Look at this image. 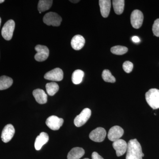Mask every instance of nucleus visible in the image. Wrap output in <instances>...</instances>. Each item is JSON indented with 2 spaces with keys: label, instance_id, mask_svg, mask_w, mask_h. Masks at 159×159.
<instances>
[{
  "label": "nucleus",
  "instance_id": "1",
  "mask_svg": "<svg viewBox=\"0 0 159 159\" xmlns=\"http://www.w3.org/2000/svg\"><path fill=\"white\" fill-rule=\"evenodd\" d=\"M126 159H142L144 156L142 146L136 139H131L128 143Z\"/></svg>",
  "mask_w": 159,
  "mask_h": 159
},
{
  "label": "nucleus",
  "instance_id": "2",
  "mask_svg": "<svg viewBox=\"0 0 159 159\" xmlns=\"http://www.w3.org/2000/svg\"><path fill=\"white\" fill-rule=\"evenodd\" d=\"M145 99L149 106L153 109L159 108V90L150 89L145 93Z\"/></svg>",
  "mask_w": 159,
  "mask_h": 159
},
{
  "label": "nucleus",
  "instance_id": "3",
  "mask_svg": "<svg viewBox=\"0 0 159 159\" xmlns=\"http://www.w3.org/2000/svg\"><path fill=\"white\" fill-rule=\"evenodd\" d=\"M62 18L59 15L54 12H49L45 15L43 18V21L48 26L58 27L60 25Z\"/></svg>",
  "mask_w": 159,
  "mask_h": 159
},
{
  "label": "nucleus",
  "instance_id": "4",
  "mask_svg": "<svg viewBox=\"0 0 159 159\" xmlns=\"http://www.w3.org/2000/svg\"><path fill=\"white\" fill-rule=\"evenodd\" d=\"M15 23L12 20H9L6 22L2 30V34L4 39L10 40L11 39L14 32Z\"/></svg>",
  "mask_w": 159,
  "mask_h": 159
},
{
  "label": "nucleus",
  "instance_id": "5",
  "mask_svg": "<svg viewBox=\"0 0 159 159\" xmlns=\"http://www.w3.org/2000/svg\"><path fill=\"white\" fill-rule=\"evenodd\" d=\"M91 113L90 109L86 108L83 110L81 113L74 119V123L75 126L78 127H80L85 124L90 118Z\"/></svg>",
  "mask_w": 159,
  "mask_h": 159
},
{
  "label": "nucleus",
  "instance_id": "6",
  "mask_svg": "<svg viewBox=\"0 0 159 159\" xmlns=\"http://www.w3.org/2000/svg\"><path fill=\"white\" fill-rule=\"evenodd\" d=\"M144 16L140 10L136 9L132 12L130 16V22L132 26L135 29H139L143 24Z\"/></svg>",
  "mask_w": 159,
  "mask_h": 159
},
{
  "label": "nucleus",
  "instance_id": "7",
  "mask_svg": "<svg viewBox=\"0 0 159 159\" xmlns=\"http://www.w3.org/2000/svg\"><path fill=\"white\" fill-rule=\"evenodd\" d=\"M63 122L64 120L62 118H60L55 116H52L47 119L46 124L52 130H57L62 126Z\"/></svg>",
  "mask_w": 159,
  "mask_h": 159
},
{
  "label": "nucleus",
  "instance_id": "8",
  "mask_svg": "<svg viewBox=\"0 0 159 159\" xmlns=\"http://www.w3.org/2000/svg\"><path fill=\"white\" fill-rule=\"evenodd\" d=\"M37 53L34 56V58L38 61H43L48 58L49 55V50L47 46L38 45L35 47Z\"/></svg>",
  "mask_w": 159,
  "mask_h": 159
},
{
  "label": "nucleus",
  "instance_id": "9",
  "mask_svg": "<svg viewBox=\"0 0 159 159\" xmlns=\"http://www.w3.org/2000/svg\"><path fill=\"white\" fill-rule=\"evenodd\" d=\"M105 129L102 127H98L92 131L89 134V138L92 141L97 142H103L106 136Z\"/></svg>",
  "mask_w": 159,
  "mask_h": 159
},
{
  "label": "nucleus",
  "instance_id": "10",
  "mask_svg": "<svg viewBox=\"0 0 159 159\" xmlns=\"http://www.w3.org/2000/svg\"><path fill=\"white\" fill-rule=\"evenodd\" d=\"M63 72L61 69L57 68L46 73L44 75L45 79L52 81H61L63 78Z\"/></svg>",
  "mask_w": 159,
  "mask_h": 159
},
{
  "label": "nucleus",
  "instance_id": "11",
  "mask_svg": "<svg viewBox=\"0 0 159 159\" xmlns=\"http://www.w3.org/2000/svg\"><path fill=\"white\" fill-rule=\"evenodd\" d=\"M124 134V130L118 125L113 126L110 129L108 133V139L114 142L120 139Z\"/></svg>",
  "mask_w": 159,
  "mask_h": 159
},
{
  "label": "nucleus",
  "instance_id": "12",
  "mask_svg": "<svg viewBox=\"0 0 159 159\" xmlns=\"http://www.w3.org/2000/svg\"><path fill=\"white\" fill-rule=\"evenodd\" d=\"M15 130L14 126L11 124H8L5 126L2 131V141L5 143H7L11 141L14 136Z\"/></svg>",
  "mask_w": 159,
  "mask_h": 159
},
{
  "label": "nucleus",
  "instance_id": "13",
  "mask_svg": "<svg viewBox=\"0 0 159 159\" xmlns=\"http://www.w3.org/2000/svg\"><path fill=\"white\" fill-rule=\"evenodd\" d=\"M112 145L116 150L117 156L120 157L124 155L126 152L128 144L124 140L120 139L113 142Z\"/></svg>",
  "mask_w": 159,
  "mask_h": 159
},
{
  "label": "nucleus",
  "instance_id": "14",
  "mask_svg": "<svg viewBox=\"0 0 159 159\" xmlns=\"http://www.w3.org/2000/svg\"><path fill=\"white\" fill-rule=\"evenodd\" d=\"M85 41L82 35L77 34L75 35L71 40V44L72 48L76 51L82 48L85 44Z\"/></svg>",
  "mask_w": 159,
  "mask_h": 159
},
{
  "label": "nucleus",
  "instance_id": "15",
  "mask_svg": "<svg viewBox=\"0 0 159 159\" xmlns=\"http://www.w3.org/2000/svg\"><path fill=\"white\" fill-rule=\"evenodd\" d=\"M49 139V136L48 134L45 132L41 133L35 139L34 142V147L35 149L36 150H40L43 145L48 142Z\"/></svg>",
  "mask_w": 159,
  "mask_h": 159
},
{
  "label": "nucleus",
  "instance_id": "16",
  "mask_svg": "<svg viewBox=\"0 0 159 159\" xmlns=\"http://www.w3.org/2000/svg\"><path fill=\"white\" fill-rule=\"evenodd\" d=\"M100 12L102 17H108L110 11L111 1L110 0H99V1Z\"/></svg>",
  "mask_w": 159,
  "mask_h": 159
},
{
  "label": "nucleus",
  "instance_id": "17",
  "mask_svg": "<svg viewBox=\"0 0 159 159\" xmlns=\"http://www.w3.org/2000/svg\"><path fill=\"white\" fill-rule=\"evenodd\" d=\"M33 95L36 101L39 104H45L48 101V96L42 89H36L34 90Z\"/></svg>",
  "mask_w": 159,
  "mask_h": 159
},
{
  "label": "nucleus",
  "instance_id": "18",
  "mask_svg": "<svg viewBox=\"0 0 159 159\" xmlns=\"http://www.w3.org/2000/svg\"><path fill=\"white\" fill-rule=\"evenodd\" d=\"M85 153L84 149L80 147H75L72 148L67 156L68 159H79L82 157Z\"/></svg>",
  "mask_w": 159,
  "mask_h": 159
},
{
  "label": "nucleus",
  "instance_id": "19",
  "mask_svg": "<svg viewBox=\"0 0 159 159\" xmlns=\"http://www.w3.org/2000/svg\"><path fill=\"white\" fill-rule=\"evenodd\" d=\"M13 84V80L8 76L0 77V90L6 89L11 86Z\"/></svg>",
  "mask_w": 159,
  "mask_h": 159
},
{
  "label": "nucleus",
  "instance_id": "20",
  "mask_svg": "<svg viewBox=\"0 0 159 159\" xmlns=\"http://www.w3.org/2000/svg\"><path fill=\"white\" fill-rule=\"evenodd\" d=\"M113 6L115 13L117 15L122 14L124 11L125 1L124 0H114Z\"/></svg>",
  "mask_w": 159,
  "mask_h": 159
},
{
  "label": "nucleus",
  "instance_id": "21",
  "mask_svg": "<svg viewBox=\"0 0 159 159\" xmlns=\"http://www.w3.org/2000/svg\"><path fill=\"white\" fill-rule=\"evenodd\" d=\"M84 75V72L81 70H76L72 74V82L75 84H80L82 82Z\"/></svg>",
  "mask_w": 159,
  "mask_h": 159
},
{
  "label": "nucleus",
  "instance_id": "22",
  "mask_svg": "<svg viewBox=\"0 0 159 159\" xmlns=\"http://www.w3.org/2000/svg\"><path fill=\"white\" fill-rule=\"evenodd\" d=\"M52 0H40L38 6V10L39 12H43L50 9L53 4Z\"/></svg>",
  "mask_w": 159,
  "mask_h": 159
},
{
  "label": "nucleus",
  "instance_id": "23",
  "mask_svg": "<svg viewBox=\"0 0 159 159\" xmlns=\"http://www.w3.org/2000/svg\"><path fill=\"white\" fill-rule=\"evenodd\" d=\"M46 88L47 93L49 96H53L58 92L59 86L56 83H48L46 84Z\"/></svg>",
  "mask_w": 159,
  "mask_h": 159
},
{
  "label": "nucleus",
  "instance_id": "24",
  "mask_svg": "<svg viewBox=\"0 0 159 159\" xmlns=\"http://www.w3.org/2000/svg\"><path fill=\"white\" fill-rule=\"evenodd\" d=\"M128 48L126 47L122 46H116L111 48V52L116 55H121L125 54L128 51Z\"/></svg>",
  "mask_w": 159,
  "mask_h": 159
},
{
  "label": "nucleus",
  "instance_id": "25",
  "mask_svg": "<svg viewBox=\"0 0 159 159\" xmlns=\"http://www.w3.org/2000/svg\"><path fill=\"white\" fill-rule=\"evenodd\" d=\"M102 77V79L105 82L113 83L116 81V78L112 75L110 71L108 70H104L103 71Z\"/></svg>",
  "mask_w": 159,
  "mask_h": 159
},
{
  "label": "nucleus",
  "instance_id": "26",
  "mask_svg": "<svg viewBox=\"0 0 159 159\" xmlns=\"http://www.w3.org/2000/svg\"><path fill=\"white\" fill-rule=\"evenodd\" d=\"M123 70L126 73H130L133 69V64L129 61H125L123 63L122 65Z\"/></svg>",
  "mask_w": 159,
  "mask_h": 159
},
{
  "label": "nucleus",
  "instance_id": "27",
  "mask_svg": "<svg viewBox=\"0 0 159 159\" xmlns=\"http://www.w3.org/2000/svg\"><path fill=\"white\" fill-rule=\"evenodd\" d=\"M152 32L157 37H159V19L156 20L152 26Z\"/></svg>",
  "mask_w": 159,
  "mask_h": 159
},
{
  "label": "nucleus",
  "instance_id": "28",
  "mask_svg": "<svg viewBox=\"0 0 159 159\" xmlns=\"http://www.w3.org/2000/svg\"><path fill=\"white\" fill-rule=\"evenodd\" d=\"M92 159H104L96 152H94L92 153Z\"/></svg>",
  "mask_w": 159,
  "mask_h": 159
},
{
  "label": "nucleus",
  "instance_id": "29",
  "mask_svg": "<svg viewBox=\"0 0 159 159\" xmlns=\"http://www.w3.org/2000/svg\"><path fill=\"white\" fill-rule=\"evenodd\" d=\"M132 40L135 43H138L140 41V39L138 36H133L132 38Z\"/></svg>",
  "mask_w": 159,
  "mask_h": 159
},
{
  "label": "nucleus",
  "instance_id": "30",
  "mask_svg": "<svg viewBox=\"0 0 159 159\" xmlns=\"http://www.w3.org/2000/svg\"><path fill=\"white\" fill-rule=\"evenodd\" d=\"M70 2H71L73 3H78V2H80V1H70Z\"/></svg>",
  "mask_w": 159,
  "mask_h": 159
},
{
  "label": "nucleus",
  "instance_id": "31",
  "mask_svg": "<svg viewBox=\"0 0 159 159\" xmlns=\"http://www.w3.org/2000/svg\"><path fill=\"white\" fill-rule=\"evenodd\" d=\"M4 2H5L4 0H0V4H1V3H2Z\"/></svg>",
  "mask_w": 159,
  "mask_h": 159
},
{
  "label": "nucleus",
  "instance_id": "32",
  "mask_svg": "<svg viewBox=\"0 0 159 159\" xmlns=\"http://www.w3.org/2000/svg\"><path fill=\"white\" fill-rule=\"evenodd\" d=\"M1 22H2V20H1V17H0V26H1Z\"/></svg>",
  "mask_w": 159,
  "mask_h": 159
},
{
  "label": "nucleus",
  "instance_id": "33",
  "mask_svg": "<svg viewBox=\"0 0 159 159\" xmlns=\"http://www.w3.org/2000/svg\"><path fill=\"white\" fill-rule=\"evenodd\" d=\"M84 159H89V158H84Z\"/></svg>",
  "mask_w": 159,
  "mask_h": 159
}]
</instances>
